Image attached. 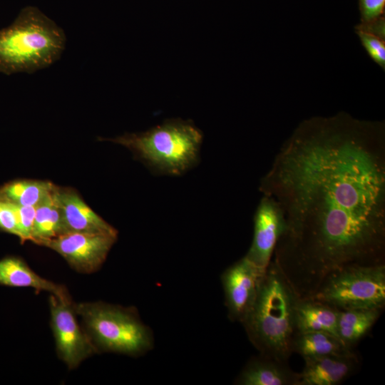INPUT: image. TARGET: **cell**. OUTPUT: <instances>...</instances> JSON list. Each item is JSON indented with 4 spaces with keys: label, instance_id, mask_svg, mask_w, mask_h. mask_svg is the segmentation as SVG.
<instances>
[{
    "label": "cell",
    "instance_id": "9a60e30c",
    "mask_svg": "<svg viewBox=\"0 0 385 385\" xmlns=\"http://www.w3.org/2000/svg\"><path fill=\"white\" fill-rule=\"evenodd\" d=\"M338 309L312 297L299 298L295 313L297 333L324 332L337 337Z\"/></svg>",
    "mask_w": 385,
    "mask_h": 385
},
{
    "label": "cell",
    "instance_id": "ac0fdd59",
    "mask_svg": "<svg viewBox=\"0 0 385 385\" xmlns=\"http://www.w3.org/2000/svg\"><path fill=\"white\" fill-rule=\"evenodd\" d=\"M54 185L47 180H15L0 187V199L14 205L36 207L52 192Z\"/></svg>",
    "mask_w": 385,
    "mask_h": 385
},
{
    "label": "cell",
    "instance_id": "ffe728a7",
    "mask_svg": "<svg viewBox=\"0 0 385 385\" xmlns=\"http://www.w3.org/2000/svg\"><path fill=\"white\" fill-rule=\"evenodd\" d=\"M367 54L381 69H385V38L354 29Z\"/></svg>",
    "mask_w": 385,
    "mask_h": 385
},
{
    "label": "cell",
    "instance_id": "cb8c5ba5",
    "mask_svg": "<svg viewBox=\"0 0 385 385\" xmlns=\"http://www.w3.org/2000/svg\"><path fill=\"white\" fill-rule=\"evenodd\" d=\"M354 29L370 33L382 38H385V17L382 16L368 22H359Z\"/></svg>",
    "mask_w": 385,
    "mask_h": 385
},
{
    "label": "cell",
    "instance_id": "7a4b0ae2",
    "mask_svg": "<svg viewBox=\"0 0 385 385\" xmlns=\"http://www.w3.org/2000/svg\"><path fill=\"white\" fill-rule=\"evenodd\" d=\"M299 298L272 258L260 278L254 304L241 323L260 355L287 363L297 333Z\"/></svg>",
    "mask_w": 385,
    "mask_h": 385
},
{
    "label": "cell",
    "instance_id": "5b68a950",
    "mask_svg": "<svg viewBox=\"0 0 385 385\" xmlns=\"http://www.w3.org/2000/svg\"><path fill=\"white\" fill-rule=\"evenodd\" d=\"M73 307L98 353L138 357L153 349V331L135 307L103 302L74 303Z\"/></svg>",
    "mask_w": 385,
    "mask_h": 385
},
{
    "label": "cell",
    "instance_id": "ba28073f",
    "mask_svg": "<svg viewBox=\"0 0 385 385\" xmlns=\"http://www.w3.org/2000/svg\"><path fill=\"white\" fill-rule=\"evenodd\" d=\"M118 235L71 232L38 244L59 254L76 271L91 274L101 268Z\"/></svg>",
    "mask_w": 385,
    "mask_h": 385
},
{
    "label": "cell",
    "instance_id": "d6986e66",
    "mask_svg": "<svg viewBox=\"0 0 385 385\" xmlns=\"http://www.w3.org/2000/svg\"><path fill=\"white\" fill-rule=\"evenodd\" d=\"M53 191L36 207L31 241L36 245L65 233L62 213Z\"/></svg>",
    "mask_w": 385,
    "mask_h": 385
},
{
    "label": "cell",
    "instance_id": "3957f363",
    "mask_svg": "<svg viewBox=\"0 0 385 385\" xmlns=\"http://www.w3.org/2000/svg\"><path fill=\"white\" fill-rule=\"evenodd\" d=\"M63 30L38 9L24 8L14 21L0 30V73H32L49 67L66 46Z\"/></svg>",
    "mask_w": 385,
    "mask_h": 385
},
{
    "label": "cell",
    "instance_id": "277c9868",
    "mask_svg": "<svg viewBox=\"0 0 385 385\" xmlns=\"http://www.w3.org/2000/svg\"><path fill=\"white\" fill-rule=\"evenodd\" d=\"M202 138L191 121L173 118L144 132L106 140L130 150L152 172L177 176L198 163Z\"/></svg>",
    "mask_w": 385,
    "mask_h": 385
},
{
    "label": "cell",
    "instance_id": "8fae6325",
    "mask_svg": "<svg viewBox=\"0 0 385 385\" xmlns=\"http://www.w3.org/2000/svg\"><path fill=\"white\" fill-rule=\"evenodd\" d=\"M53 196L63 217L65 233L71 232L118 235V231L92 210L71 188L55 185Z\"/></svg>",
    "mask_w": 385,
    "mask_h": 385
},
{
    "label": "cell",
    "instance_id": "7402d4cb",
    "mask_svg": "<svg viewBox=\"0 0 385 385\" xmlns=\"http://www.w3.org/2000/svg\"><path fill=\"white\" fill-rule=\"evenodd\" d=\"M359 22H368L384 16L385 0H359Z\"/></svg>",
    "mask_w": 385,
    "mask_h": 385
},
{
    "label": "cell",
    "instance_id": "52a82bcc",
    "mask_svg": "<svg viewBox=\"0 0 385 385\" xmlns=\"http://www.w3.org/2000/svg\"><path fill=\"white\" fill-rule=\"evenodd\" d=\"M48 302L50 324L57 354L69 369H73L98 352L83 326L78 322L74 303L63 301L51 294Z\"/></svg>",
    "mask_w": 385,
    "mask_h": 385
},
{
    "label": "cell",
    "instance_id": "44dd1931",
    "mask_svg": "<svg viewBox=\"0 0 385 385\" xmlns=\"http://www.w3.org/2000/svg\"><path fill=\"white\" fill-rule=\"evenodd\" d=\"M10 203V202H9ZM17 222L19 237L21 244L31 241V232L35 217L36 207L23 206L10 203Z\"/></svg>",
    "mask_w": 385,
    "mask_h": 385
},
{
    "label": "cell",
    "instance_id": "4fadbf2b",
    "mask_svg": "<svg viewBox=\"0 0 385 385\" xmlns=\"http://www.w3.org/2000/svg\"><path fill=\"white\" fill-rule=\"evenodd\" d=\"M0 286L31 287L36 294L46 291L63 301L72 302L64 286L41 277L18 256L8 255L0 260Z\"/></svg>",
    "mask_w": 385,
    "mask_h": 385
},
{
    "label": "cell",
    "instance_id": "603a6c76",
    "mask_svg": "<svg viewBox=\"0 0 385 385\" xmlns=\"http://www.w3.org/2000/svg\"><path fill=\"white\" fill-rule=\"evenodd\" d=\"M0 231L19 237L17 222L11 204L0 199Z\"/></svg>",
    "mask_w": 385,
    "mask_h": 385
},
{
    "label": "cell",
    "instance_id": "6da1fadb",
    "mask_svg": "<svg viewBox=\"0 0 385 385\" xmlns=\"http://www.w3.org/2000/svg\"><path fill=\"white\" fill-rule=\"evenodd\" d=\"M286 228L272 259L297 294L330 272L385 264V124L341 111L298 124L262 178Z\"/></svg>",
    "mask_w": 385,
    "mask_h": 385
},
{
    "label": "cell",
    "instance_id": "8992f818",
    "mask_svg": "<svg viewBox=\"0 0 385 385\" xmlns=\"http://www.w3.org/2000/svg\"><path fill=\"white\" fill-rule=\"evenodd\" d=\"M338 310L385 307V264L349 265L327 274L310 297Z\"/></svg>",
    "mask_w": 385,
    "mask_h": 385
},
{
    "label": "cell",
    "instance_id": "e0dca14e",
    "mask_svg": "<svg viewBox=\"0 0 385 385\" xmlns=\"http://www.w3.org/2000/svg\"><path fill=\"white\" fill-rule=\"evenodd\" d=\"M292 353L307 357L325 355H349L353 349L345 346L333 334L324 332L296 333L292 341Z\"/></svg>",
    "mask_w": 385,
    "mask_h": 385
},
{
    "label": "cell",
    "instance_id": "5bb4252c",
    "mask_svg": "<svg viewBox=\"0 0 385 385\" xmlns=\"http://www.w3.org/2000/svg\"><path fill=\"white\" fill-rule=\"evenodd\" d=\"M297 373L287 363L262 356L251 358L235 380L237 385H296Z\"/></svg>",
    "mask_w": 385,
    "mask_h": 385
},
{
    "label": "cell",
    "instance_id": "2e32d148",
    "mask_svg": "<svg viewBox=\"0 0 385 385\" xmlns=\"http://www.w3.org/2000/svg\"><path fill=\"white\" fill-rule=\"evenodd\" d=\"M382 310L379 308L338 310V338L345 346L353 349L354 346L371 329Z\"/></svg>",
    "mask_w": 385,
    "mask_h": 385
},
{
    "label": "cell",
    "instance_id": "30bf717a",
    "mask_svg": "<svg viewBox=\"0 0 385 385\" xmlns=\"http://www.w3.org/2000/svg\"><path fill=\"white\" fill-rule=\"evenodd\" d=\"M286 228L283 212L272 197L262 195L254 216L251 245L245 255L261 272L269 265L276 244Z\"/></svg>",
    "mask_w": 385,
    "mask_h": 385
},
{
    "label": "cell",
    "instance_id": "9c48e42d",
    "mask_svg": "<svg viewBox=\"0 0 385 385\" xmlns=\"http://www.w3.org/2000/svg\"><path fill=\"white\" fill-rule=\"evenodd\" d=\"M263 272L245 256L229 266L221 275L227 317L242 323L252 309Z\"/></svg>",
    "mask_w": 385,
    "mask_h": 385
},
{
    "label": "cell",
    "instance_id": "7c38bea8",
    "mask_svg": "<svg viewBox=\"0 0 385 385\" xmlns=\"http://www.w3.org/2000/svg\"><path fill=\"white\" fill-rule=\"evenodd\" d=\"M303 370L296 385H337L351 376L359 364L357 355H325L304 358Z\"/></svg>",
    "mask_w": 385,
    "mask_h": 385
}]
</instances>
